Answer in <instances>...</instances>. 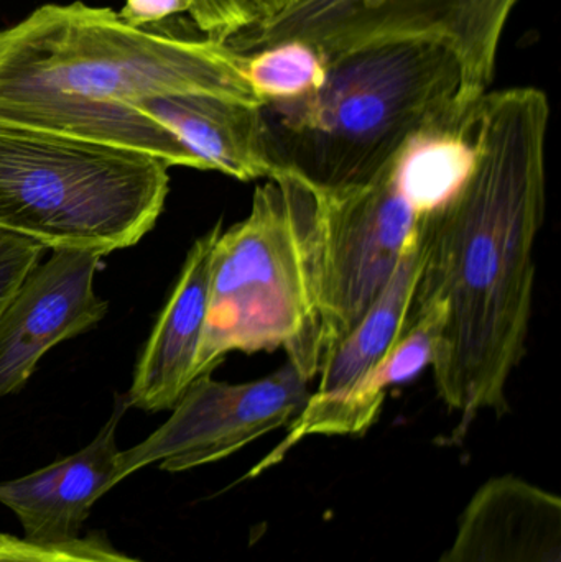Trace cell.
Masks as SVG:
<instances>
[{"label":"cell","mask_w":561,"mask_h":562,"mask_svg":"<svg viewBox=\"0 0 561 562\" xmlns=\"http://www.w3.org/2000/svg\"><path fill=\"white\" fill-rule=\"evenodd\" d=\"M328 65L313 46L282 42L246 55V78L262 104L293 102L318 91Z\"/></svg>","instance_id":"cell-15"},{"label":"cell","mask_w":561,"mask_h":562,"mask_svg":"<svg viewBox=\"0 0 561 562\" xmlns=\"http://www.w3.org/2000/svg\"><path fill=\"white\" fill-rule=\"evenodd\" d=\"M168 168L145 151L0 124V231L53 252L127 249L164 213Z\"/></svg>","instance_id":"cell-4"},{"label":"cell","mask_w":561,"mask_h":562,"mask_svg":"<svg viewBox=\"0 0 561 562\" xmlns=\"http://www.w3.org/2000/svg\"><path fill=\"white\" fill-rule=\"evenodd\" d=\"M188 0H125V5L117 15L127 25L142 29L148 23L161 22L175 13L188 12Z\"/></svg>","instance_id":"cell-19"},{"label":"cell","mask_w":561,"mask_h":562,"mask_svg":"<svg viewBox=\"0 0 561 562\" xmlns=\"http://www.w3.org/2000/svg\"><path fill=\"white\" fill-rule=\"evenodd\" d=\"M269 180L285 191L299 229L323 363L381 296L428 216L405 193L394 164L364 187H316L282 168Z\"/></svg>","instance_id":"cell-6"},{"label":"cell","mask_w":561,"mask_h":562,"mask_svg":"<svg viewBox=\"0 0 561 562\" xmlns=\"http://www.w3.org/2000/svg\"><path fill=\"white\" fill-rule=\"evenodd\" d=\"M549 122L540 89L481 95L471 117L473 165L425 223L411 316L427 307L444 313L431 367L438 395L458 418L453 442L483 413L509 409L507 385L526 356Z\"/></svg>","instance_id":"cell-1"},{"label":"cell","mask_w":561,"mask_h":562,"mask_svg":"<svg viewBox=\"0 0 561 562\" xmlns=\"http://www.w3.org/2000/svg\"><path fill=\"white\" fill-rule=\"evenodd\" d=\"M127 409V400L121 396L111 418L81 451L32 474L0 482V504L19 518L26 541L56 544L75 540L99 498L121 484L117 428Z\"/></svg>","instance_id":"cell-11"},{"label":"cell","mask_w":561,"mask_h":562,"mask_svg":"<svg viewBox=\"0 0 561 562\" xmlns=\"http://www.w3.org/2000/svg\"><path fill=\"white\" fill-rule=\"evenodd\" d=\"M45 250L33 240L0 231V314L19 284L38 266Z\"/></svg>","instance_id":"cell-18"},{"label":"cell","mask_w":561,"mask_h":562,"mask_svg":"<svg viewBox=\"0 0 561 562\" xmlns=\"http://www.w3.org/2000/svg\"><path fill=\"white\" fill-rule=\"evenodd\" d=\"M102 257L55 250L19 284L0 314V400L23 389L48 350L104 319L109 304L94 290Z\"/></svg>","instance_id":"cell-10"},{"label":"cell","mask_w":561,"mask_h":562,"mask_svg":"<svg viewBox=\"0 0 561 562\" xmlns=\"http://www.w3.org/2000/svg\"><path fill=\"white\" fill-rule=\"evenodd\" d=\"M296 0H188L194 25L214 42L229 43L289 10Z\"/></svg>","instance_id":"cell-16"},{"label":"cell","mask_w":561,"mask_h":562,"mask_svg":"<svg viewBox=\"0 0 561 562\" xmlns=\"http://www.w3.org/2000/svg\"><path fill=\"white\" fill-rule=\"evenodd\" d=\"M0 562H142L115 550L101 533L66 543L38 544L0 533Z\"/></svg>","instance_id":"cell-17"},{"label":"cell","mask_w":561,"mask_h":562,"mask_svg":"<svg viewBox=\"0 0 561 562\" xmlns=\"http://www.w3.org/2000/svg\"><path fill=\"white\" fill-rule=\"evenodd\" d=\"M206 94L262 108L231 43L134 29L82 2L40 7L0 30V124L145 151L203 170L144 114L161 95Z\"/></svg>","instance_id":"cell-2"},{"label":"cell","mask_w":561,"mask_h":562,"mask_svg":"<svg viewBox=\"0 0 561 562\" xmlns=\"http://www.w3.org/2000/svg\"><path fill=\"white\" fill-rule=\"evenodd\" d=\"M422 254L424 233L405 254L371 310L325 357L318 385L290 423L285 439L254 465L247 479L282 462L310 436L364 435L374 425L388 395L379 385V375L407 327L420 277Z\"/></svg>","instance_id":"cell-9"},{"label":"cell","mask_w":561,"mask_h":562,"mask_svg":"<svg viewBox=\"0 0 561 562\" xmlns=\"http://www.w3.org/2000/svg\"><path fill=\"white\" fill-rule=\"evenodd\" d=\"M308 385L290 362L253 382H220L211 373L197 376L160 428L121 451L119 482L147 465L177 474L229 458L290 425L312 395Z\"/></svg>","instance_id":"cell-8"},{"label":"cell","mask_w":561,"mask_h":562,"mask_svg":"<svg viewBox=\"0 0 561 562\" xmlns=\"http://www.w3.org/2000/svg\"><path fill=\"white\" fill-rule=\"evenodd\" d=\"M221 233L220 221L188 252L180 279L135 367L134 380L125 393L128 408L147 413L171 409L193 382L206 326L211 262Z\"/></svg>","instance_id":"cell-13"},{"label":"cell","mask_w":561,"mask_h":562,"mask_svg":"<svg viewBox=\"0 0 561 562\" xmlns=\"http://www.w3.org/2000/svg\"><path fill=\"white\" fill-rule=\"evenodd\" d=\"M520 0H296L276 19L237 36L239 53L282 42L313 46L326 65L392 43L444 46L461 69L463 105L490 91L507 22Z\"/></svg>","instance_id":"cell-7"},{"label":"cell","mask_w":561,"mask_h":562,"mask_svg":"<svg viewBox=\"0 0 561 562\" xmlns=\"http://www.w3.org/2000/svg\"><path fill=\"white\" fill-rule=\"evenodd\" d=\"M461 69L444 46L392 43L329 63L318 91L262 105L270 157L323 188L374 183L402 148L460 101Z\"/></svg>","instance_id":"cell-3"},{"label":"cell","mask_w":561,"mask_h":562,"mask_svg":"<svg viewBox=\"0 0 561 562\" xmlns=\"http://www.w3.org/2000/svg\"><path fill=\"white\" fill-rule=\"evenodd\" d=\"M277 349L303 379L318 376L322 352L299 229L285 191L267 180L254 193L249 216L223 231L214 246L194 379L213 373L227 353Z\"/></svg>","instance_id":"cell-5"},{"label":"cell","mask_w":561,"mask_h":562,"mask_svg":"<svg viewBox=\"0 0 561 562\" xmlns=\"http://www.w3.org/2000/svg\"><path fill=\"white\" fill-rule=\"evenodd\" d=\"M144 114L170 131L203 170L240 181L272 178L279 171L270 157L262 108L206 94L154 98Z\"/></svg>","instance_id":"cell-14"},{"label":"cell","mask_w":561,"mask_h":562,"mask_svg":"<svg viewBox=\"0 0 561 562\" xmlns=\"http://www.w3.org/2000/svg\"><path fill=\"white\" fill-rule=\"evenodd\" d=\"M438 562H561L559 495L519 475L490 479Z\"/></svg>","instance_id":"cell-12"}]
</instances>
